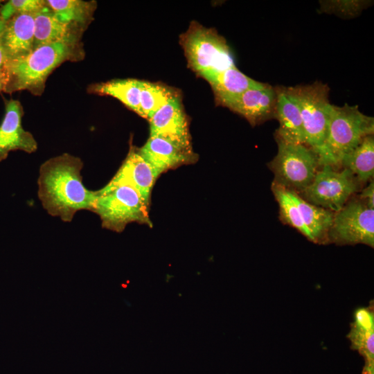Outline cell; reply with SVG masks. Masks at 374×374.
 <instances>
[{
	"mask_svg": "<svg viewBox=\"0 0 374 374\" xmlns=\"http://www.w3.org/2000/svg\"><path fill=\"white\" fill-rule=\"evenodd\" d=\"M348 337L353 348L364 359L362 374H374V317L371 309L359 308L355 311Z\"/></svg>",
	"mask_w": 374,
	"mask_h": 374,
	"instance_id": "cell-18",
	"label": "cell"
},
{
	"mask_svg": "<svg viewBox=\"0 0 374 374\" xmlns=\"http://www.w3.org/2000/svg\"><path fill=\"white\" fill-rule=\"evenodd\" d=\"M84 51L81 42L53 43L39 46L24 56L8 60L3 68L6 93L26 90L41 96L49 75L62 63L81 60Z\"/></svg>",
	"mask_w": 374,
	"mask_h": 374,
	"instance_id": "cell-2",
	"label": "cell"
},
{
	"mask_svg": "<svg viewBox=\"0 0 374 374\" xmlns=\"http://www.w3.org/2000/svg\"><path fill=\"white\" fill-rule=\"evenodd\" d=\"M6 21L0 16V71H1L7 62V57L2 43V34L3 33Z\"/></svg>",
	"mask_w": 374,
	"mask_h": 374,
	"instance_id": "cell-29",
	"label": "cell"
},
{
	"mask_svg": "<svg viewBox=\"0 0 374 374\" xmlns=\"http://www.w3.org/2000/svg\"><path fill=\"white\" fill-rule=\"evenodd\" d=\"M217 105L226 107L244 118L252 125L275 118L276 92L275 87L262 83L244 92L224 100Z\"/></svg>",
	"mask_w": 374,
	"mask_h": 374,
	"instance_id": "cell-10",
	"label": "cell"
},
{
	"mask_svg": "<svg viewBox=\"0 0 374 374\" xmlns=\"http://www.w3.org/2000/svg\"><path fill=\"white\" fill-rule=\"evenodd\" d=\"M95 192L91 211L100 217L103 228L120 233L131 222L152 226L149 206L134 188L107 184Z\"/></svg>",
	"mask_w": 374,
	"mask_h": 374,
	"instance_id": "cell-4",
	"label": "cell"
},
{
	"mask_svg": "<svg viewBox=\"0 0 374 374\" xmlns=\"http://www.w3.org/2000/svg\"><path fill=\"white\" fill-rule=\"evenodd\" d=\"M2 70L0 71V93L3 91V75Z\"/></svg>",
	"mask_w": 374,
	"mask_h": 374,
	"instance_id": "cell-30",
	"label": "cell"
},
{
	"mask_svg": "<svg viewBox=\"0 0 374 374\" xmlns=\"http://www.w3.org/2000/svg\"><path fill=\"white\" fill-rule=\"evenodd\" d=\"M3 1L0 0V7H1V6L2 5V3H3Z\"/></svg>",
	"mask_w": 374,
	"mask_h": 374,
	"instance_id": "cell-31",
	"label": "cell"
},
{
	"mask_svg": "<svg viewBox=\"0 0 374 374\" xmlns=\"http://www.w3.org/2000/svg\"><path fill=\"white\" fill-rule=\"evenodd\" d=\"M373 132V118L361 112L358 106L331 104L327 136L317 154L319 166L338 167L345 155Z\"/></svg>",
	"mask_w": 374,
	"mask_h": 374,
	"instance_id": "cell-3",
	"label": "cell"
},
{
	"mask_svg": "<svg viewBox=\"0 0 374 374\" xmlns=\"http://www.w3.org/2000/svg\"><path fill=\"white\" fill-rule=\"evenodd\" d=\"M46 3L60 21L82 34L91 23L97 8L95 1L46 0Z\"/></svg>",
	"mask_w": 374,
	"mask_h": 374,
	"instance_id": "cell-19",
	"label": "cell"
},
{
	"mask_svg": "<svg viewBox=\"0 0 374 374\" xmlns=\"http://www.w3.org/2000/svg\"><path fill=\"white\" fill-rule=\"evenodd\" d=\"M310 183L301 193L306 202L329 210L340 211L357 190L353 173L348 169L337 170L333 166H321Z\"/></svg>",
	"mask_w": 374,
	"mask_h": 374,
	"instance_id": "cell-8",
	"label": "cell"
},
{
	"mask_svg": "<svg viewBox=\"0 0 374 374\" xmlns=\"http://www.w3.org/2000/svg\"><path fill=\"white\" fill-rule=\"evenodd\" d=\"M271 188L278 203L283 220L311 240L310 233L302 220L299 208L294 200L293 191L275 183H273Z\"/></svg>",
	"mask_w": 374,
	"mask_h": 374,
	"instance_id": "cell-25",
	"label": "cell"
},
{
	"mask_svg": "<svg viewBox=\"0 0 374 374\" xmlns=\"http://www.w3.org/2000/svg\"><path fill=\"white\" fill-rule=\"evenodd\" d=\"M23 115V107L19 100H5V114L0 124V162L6 159L11 151L31 154L37 150L33 135L22 127Z\"/></svg>",
	"mask_w": 374,
	"mask_h": 374,
	"instance_id": "cell-11",
	"label": "cell"
},
{
	"mask_svg": "<svg viewBox=\"0 0 374 374\" xmlns=\"http://www.w3.org/2000/svg\"><path fill=\"white\" fill-rule=\"evenodd\" d=\"M278 152L270 162L274 183L290 190L302 192L313 180L319 165L316 152L305 144L277 140Z\"/></svg>",
	"mask_w": 374,
	"mask_h": 374,
	"instance_id": "cell-7",
	"label": "cell"
},
{
	"mask_svg": "<svg viewBox=\"0 0 374 374\" xmlns=\"http://www.w3.org/2000/svg\"><path fill=\"white\" fill-rule=\"evenodd\" d=\"M82 168L81 159L69 153L51 158L40 166L37 193L49 215L69 222L78 211H91L96 192L83 184Z\"/></svg>",
	"mask_w": 374,
	"mask_h": 374,
	"instance_id": "cell-1",
	"label": "cell"
},
{
	"mask_svg": "<svg viewBox=\"0 0 374 374\" xmlns=\"http://www.w3.org/2000/svg\"><path fill=\"white\" fill-rule=\"evenodd\" d=\"M360 200L368 208L374 209V181H369V184L362 190L360 194Z\"/></svg>",
	"mask_w": 374,
	"mask_h": 374,
	"instance_id": "cell-28",
	"label": "cell"
},
{
	"mask_svg": "<svg viewBox=\"0 0 374 374\" xmlns=\"http://www.w3.org/2000/svg\"><path fill=\"white\" fill-rule=\"evenodd\" d=\"M180 44L188 65L203 78L235 66L226 39L196 21L181 35Z\"/></svg>",
	"mask_w": 374,
	"mask_h": 374,
	"instance_id": "cell-5",
	"label": "cell"
},
{
	"mask_svg": "<svg viewBox=\"0 0 374 374\" xmlns=\"http://www.w3.org/2000/svg\"><path fill=\"white\" fill-rule=\"evenodd\" d=\"M87 91L92 93L114 97L141 116V80L132 78L112 80L91 84Z\"/></svg>",
	"mask_w": 374,
	"mask_h": 374,
	"instance_id": "cell-21",
	"label": "cell"
},
{
	"mask_svg": "<svg viewBox=\"0 0 374 374\" xmlns=\"http://www.w3.org/2000/svg\"><path fill=\"white\" fill-rule=\"evenodd\" d=\"M150 136L163 138L186 148H193L189 124L180 97L157 110L149 119Z\"/></svg>",
	"mask_w": 374,
	"mask_h": 374,
	"instance_id": "cell-13",
	"label": "cell"
},
{
	"mask_svg": "<svg viewBox=\"0 0 374 374\" xmlns=\"http://www.w3.org/2000/svg\"><path fill=\"white\" fill-rule=\"evenodd\" d=\"M178 96L176 90L168 86L141 80V116L148 120L157 110Z\"/></svg>",
	"mask_w": 374,
	"mask_h": 374,
	"instance_id": "cell-24",
	"label": "cell"
},
{
	"mask_svg": "<svg viewBox=\"0 0 374 374\" xmlns=\"http://www.w3.org/2000/svg\"><path fill=\"white\" fill-rule=\"evenodd\" d=\"M340 166L349 170L359 181H371L374 175V137L368 135L345 155Z\"/></svg>",
	"mask_w": 374,
	"mask_h": 374,
	"instance_id": "cell-22",
	"label": "cell"
},
{
	"mask_svg": "<svg viewBox=\"0 0 374 374\" xmlns=\"http://www.w3.org/2000/svg\"><path fill=\"white\" fill-rule=\"evenodd\" d=\"M46 6L44 0H10L0 7V16L6 21L19 14L35 13Z\"/></svg>",
	"mask_w": 374,
	"mask_h": 374,
	"instance_id": "cell-27",
	"label": "cell"
},
{
	"mask_svg": "<svg viewBox=\"0 0 374 374\" xmlns=\"http://www.w3.org/2000/svg\"><path fill=\"white\" fill-rule=\"evenodd\" d=\"M34 48L53 43L81 42L82 34L60 21L46 5L34 14Z\"/></svg>",
	"mask_w": 374,
	"mask_h": 374,
	"instance_id": "cell-17",
	"label": "cell"
},
{
	"mask_svg": "<svg viewBox=\"0 0 374 374\" xmlns=\"http://www.w3.org/2000/svg\"><path fill=\"white\" fill-rule=\"evenodd\" d=\"M276 107L275 118L279 123L276 139L286 143L305 144V137L299 105L287 87H275Z\"/></svg>",
	"mask_w": 374,
	"mask_h": 374,
	"instance_id": "cell-15",
	"label": "cell"
},
{
	"mask_svg": "<svg viewBox=\"0 0 374 374\" xmlns=\"http://www.w3.org/2000/svg\"><path fill=\"white\" fill-rule=\"evenodd\" d=\"M302 220L311 235V241L323 242L328 236L335 213L312 204L293 191Z\"/></svg>",
	"mask_w": 374,
	"mask_h": 374,
	"instance_id": "cell-23",
	"label": "cell"
},
{
	"mask_svg": "<svg viewBox=\"0 0 374 374\" xmlns=\"http://www.w3.org/2000/svg\"><path fill=\"white\" fill-rule=\"evenodd\" d=\"M342 244H364L374 246V209L361 200H354L334 215L328 235Z\"/></svg>",
	"mask_w": 374,
	"mask_h": 374,
	"instance_id": "cell-9",
	"label": "cell"
},
{
	"mask_svg": "<svg viewBox=\"0 0 374 374\" xmlns=\"http://www.w3.org/2000/svg\"><path fill=\"white\" fill-rule=\"evenodd\" d=\"M34 14H19L6 21L1 39L7 61L24 56L33 50Z\"/></svg>",
	"mask_w": 374,
	"mask_h": 374,
	"instance_id": "cell-16",
	"label": "cell"
},
{
	"mask_svg": "<svg viewBox=\"0 0 374 374\" xmlns=\"http://www.w3.org/2000/svg\"><path fill=\"white\" fill-rule=\"evenodd\" d=\"M372 2L359 0L320 1V10L323 12L350 19L360 15Z\"/></svg>",
	"mask_w": 374,
	"mask_h": 374,
	"instance_id": "cell-26",
	"label": "cell"
},
{
	"mask_svg": "<svg viewBox=\"0 0 374 374\" xmlns=\"http://www.w3.org/2000/svg\"><path fill=\"white\" fill-rule=\"evenodd\" d=\"M287 88L300 108L305 145L317 154L325 142L329 127L330 89L320 81Z\"/></svg>",
	"mask_w": 374,
	"mask_h": 374,
	"instance_id": "cell-6",
	"label": "cell"
},
{
	"mask_svg": "<svg viewBox=\"0 0 374 374\" xmlns=\"http://www.w3.org/2000/svg\"><path fill=\"white\" fill-rule=\"evenodd\" d=\"M204 78L211 86L217 104L261 84L242 73L235 66Z\"/></svg>",
	"mask_w": 374,
	"mask_h": 374,
	"instance_id": "cell-20",
	"label": "cell"
},
{
	"mask_svg": "<svg viewBox=\"0 0 374 374\" xmlns=\"http://www.w3.org/2000/svg\"><path fill=\"white\" fill-rule=\"evenodd\" d=\"M137 150L157 178L168 170L193 163L198 159L193 148H186L158 136H150L145 145Z\"/></svg>",
	"mask_w": 374,
	"mask_h": 374,
	"instance_id": "cell-12",
	"label": "cell"
},
{
	"mask_svg": "<svg viewBox=\"0 0 374 374\" xmlns=\"http://www.w3.org/2000/svg\"><path fill=\"white\" fill-rule=\"evenodd\" d=\"M157 179L152 168L137 148L131 146L125 159L107 184H125L134 188L149 206L150 194Z\"/></svg>",
	"mask_w": 374,
	"mask_h": 374,
	"instance_id": "cell-14",
	"label": "cell"
}]
</instances>
